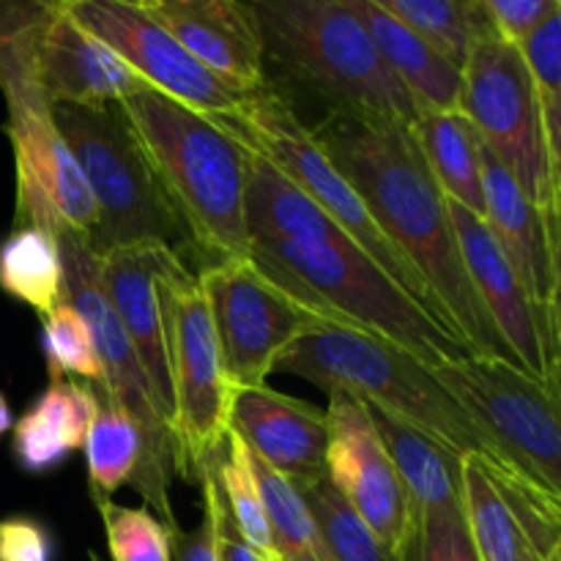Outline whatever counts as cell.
I'll list each match as a JSON object with an SVG mask.
<instances>
[{
  "label": "cell",
  "instance_id": "f35d334b",
  "mask_svg": "<svg viewBox=\"0 0 561 561\" xmlns=\"http://www.w3.org/2000/svg\"><path fill=\"white\" fill-rule=\"evenodd\" d=\"M49 9H53V3L0 0V64L42 31Z\"/></svg>",
  "mask_w": 561,
  "mask_h": 561
},
{
  "label": "cell",
  "instance_id": "d6a6232c",
  "mask_svg": "<svg viewBox=\"0 0 561 561\" xmlns=\"http://www.w3.org/2000/svg\"><path fill=\"white\" fill-rule=\"evenodd\" d=\"M42 343L44 356H47L49 381L75 376L102 383V362L96 356V345H93L85 318L66 301V305L55 307L47 318H42Z\"/></svg>",
  "mask_w": 561,
  "mask_h": 561
},
{
  "label": "cell",
  "instance_id": "7402d4cb",
  "mask_svg": "<svg viewBox=\"0 0 561 561\" xmlns=\"http://www.w3.org/2000/svg\"><path fill=\"white\" fill-rule=\"evenodd\" d=\"M102 400L93 387L77 381H49L36 403L16 420L11 455L27 474H44L64 463L85 444Z\"/></svg>",
  "mask_w": 561,
  "mask_h": 561
},
{
  "label": "cell",
  "instance_id": "cb8c5ba5",
  "mask_svg": "<svg viewBox=\"0 0 561 561\" xmlns=\"http://www.w3.org/2000/svg\"><path fill=\"white\" fill-rule=\"evenodd\" d=\"M378 436L392 458L394 471L409 493L414 518L422 513H455L463 510L460 496V460L422 433L367 409Z\"/></svg>",
  "mask_w": 561,
  "mask_h": 561
},
{
  "label": "cell",
  "instance_id": "7c38bea8",
  "mask_svg": "<svg viewBox=\"0 0 561 561\" xmlns=\"http://www.w3.org/2000/svg\"><path fill=\"white\" fill-rule=\"evenodd\" d=\"M460 110L488 151L504 164L548 230L559 236V179L548 162L540 107L518 47L496 31L482 36L463 66Z\"/></svg>",
  "mask_w": 561,
  "mask_h": 561
},
{
  "label": "cell",
  "instance_id": "ab89813d",
  "mask_svg": "<svg viewBox=\"0 0 561 561\" xmlns=\"http://www.w3.org/2000/svg\"><path fill=\"white\" fill-rule=\"evenodd\" d=\"M170 531V557L173 561H219L217 535H214V518L203 507V520L195 531H184L173 526Z\"/></svg>",
  "mask_w": 561,
  "mask_h": 561
},
{
  "label": "cell",
  "instance_id": "5b68a950",
  "mask_svg": "<svg viewBox=\"0 0 561 561\" xmlns=\"http://www.w3.org/2000/svg\"><path fill=\"white\" fill-rule=\"evenodd\" d=\"M263 64L305 85L329 113L416 124L420 107L378 53L351 0H266L255 3Z\"/></svg>",
  "mask_w": 561,
  "mask_h": 561
},
{
  "label": "cell",
  "instance_id": "836d02e7",
  "mask_svg": "<svg viewBox=\"0 0 561 561\" xmlns=\"http://www.w3.org/2000/svg\"><path fill=\"white\" fill-rule=\"evenodd\" d=\"M107 551L113 561H173L170 531L148 507L99 502Z\"/></svg>",
  "mask_w": 561,
  "mask_h": 561
},
{
  "label": "cell",
  "instance_id": "9a60e30c",
  "mask_svg": "<svg viewBox=\"0 0 561 561\" xmlns=\"http://www.w3.org/2000/svg\"><path fill=\"white\" fill-rule=\"evenodd\" d=\"M327 477L398 559L416 529L409 493L362 400L329 392Z\"/></svg>",
  "mask_w": 561,
  "mask_h": 561
},
{
  "label": "cell",
  "instance_id": "ac0fdd59",
  "mask_svg": "<svg viewBox=\"0 0 561 561\" xmlns=\"http://www.w3.org/2000/svg\"><path fill=\"white\" fill-rule=\"evenodd\" d=\"M173 255H179V252L170 250L168 244L140 241V244L115 247V250L99 255L96 272L99 285H102L115 318L124 327L137 359H140L153 403H157L159 416L168 425L170 438H173V383H170L157 274Z\"/></svg>",
  "mask_w": 561,
  "mask_h": 561
},
{
  "label": "cell",
  "instance_id": "1f68e13d",
  "mask_svg": "<svg viewBox=\"0 0 561 561\" xmlns=\"http://www.w3.org/2000/svg\"><path fill=\"white\" fill-rule=\"evenodd\" d=\"M526 69H529L531 88H535L537 107H540L542 135H546L548 162L551 170L561 173V14L551 16L542 27H537L518 47Z\"/></svg>",
  "mask_w": 561,
  "mask_h": 561
},
{
  "label": "cell",
  "instance_id": "4dcf8cb0",
  "mask_svg": "<svg viewBox=\"0 0 561 561\" xmlns=\"http://www.w3.org/2000/svg\"><path fill=\"white\" fill-rule=\"evenodd\" d=\"M225 444H228V458L217 460V480L225 499V507L230 513V520H233L241 540L257 557L266 561H279L277 551H274L272 531H268L261 488H257L255 474H252V449L233 431L228 433Z\"/></svg>",
  "mask_w": 561,
  "mask_h": 561
},
{
  "label": "cell",
  "instance_id": "603a6c76",
  "mask_svg": "<svg viewBox=\"0 0 561 561\" xmlns=\"http://www.w3.org/2000/svg\"><path fill=\"white\" fill-rule=\"evenodd\" d=\"M354 11L370 31L378 53L392 75L403 82L420 113H458L463 75L447 58L422 42L411 27L394 20L376 0H351Z\"/></svg>",
  "mask_w": 561,
  "mask_h": 561
},
{
  "label": "cell",
  "instance_id": "9c48e42d",
  "mask_svg": "<svg viewBox=\"0 0 561 561\" xmlns=\"http://www.w3.org/2000/svg\"><path fill=\"white\" fill-rule=\"evenodd\" d=\"M38 33L0 64V91L9 107L5 131L14 151L16 175L14 225H36L49 233H75L91 247L96 203L75 153L55 126L53 104L44 99L38 85Z\"/></svg>",
  "mask_w": 561,
  "mask_h": 561
},
{
  "label": "cell",
  "instance_id": "ba28073f",
  "mask_svg": "<svg viewBox=\"0 0 561 561\" xmlns=\"http://www.w3.org/2000/svg\"><path fill=\"white\" fill-rule=\"evenodd\" d=\"M157 294L173 383V471L181 480H197L203 463L217 458L228 438L236 389L225 376L206 294L184 257L164 263Z\"/></svg>",
  "mask_w": 561,
  "mask_h": 561
},
{
  "label": "cell",
  "instance_id": "8992f818",
  "mask_svg": "<svg viewBox=\"0 0 561 561\" xmlns=\"http://www.w3.org/2000/svg\"><path fill=\"white\" fill-rule=\"evenodd\" d=\"M53 118L96 203L91 250L104 255L115 247L159 241L181 255V247L190 244L184 225L164 197L118 104H53Z\"/></svg>",
  "mask_w": 561,
  "mask_h": 561
},
{
  "label": "cell",
  "instance_id": "8fae6325",
  "mask_svg": "<svg viewBox=\"0 0 561 561\" xmlns=\"http://www.w3.org/2000/svg\"><path fill=\"white\" fill-rule=\"evenodd\" d=\"M55 239L64 255L66 301L85 318L96 356L102 362L104 376L99 383L104 392L102 403L126 411L142 433V460L131 485L142 496L146 507L157 510L159 520L173 529L179 526L170 504V471L175 460L173 438L159 416L140 359L99 285V255L85 239L75 233H55Z\"/></svg>",
  "mask_w": 561,
  "mask_h": 561
},
{
  "label": "cell",
  "instance_id": "b9f144b4",
  "mask_svg": "<svg viewBox=\"0 0 561 561\" xmlns=\"http://www.w3.org/2000/svg\"><path fill=\"white\" fill-rule=\"evenodd\" d=\"M91 561H99V557H96V553H91Z\"/></svg>",
  "mask_w": 561,
  "mask_h": 561
},
{
  "label": "cell",
  "instance_id": "3957f363",
  "mask_svg": "<svg viewBox=\"0 0 561 561\" xmlns=\"http://www.w3.org/2000/svg\"><path fill=\"white\" fill-rule=\"evenodd\" d=\"M118 107L206 266L247 261V148L219 118L153 88Z\"/></svg>",
  "mask_w": 561,
  "mask_h": 561
},
{
  "label": "cell",
  "instance_id": "4fadbf2b",
  "mask_svg": "<svg viewBox=\"0 0 561 561\" xmlns=\"http://www.w3.org/2000/svg\"><path fill=\"white\" fill-rule=\"evenodd\" d=\"M197 283L206 294L225 376L233 389L266 387L279 359L305 334L332 323L279 288L250 257L203 266Z\"/></svg>",
  "mask_w": 561,
  "mask_h": 561
},
{
  "label": "cell",
  "instance_id": "2e32d148",
  "mask_svg": "<svg viewBox=\"0 0 561 561\" xmlns=\"http://www.w3.org/2000/svg\"><path fill=\"white\" fill-rule=\"evenodd\" d=\"M466 274L515 362L529 376L559 381V318L540 310L520 288L485 219L447 201Z\"/></svg>",
  "mask_w": 561,
  "mask_h": 561
},
{
  "label": "cell",
  "instance_id": "f1b7e54d",
  "mask_svg": "<svg viewBox=\"0 0 561 561\" xmlns=\"http://www.w3.org/2000/svg\"><path fill=\"white\" fill-rule=\"evenodd\" d=\"M88 485L93 504L110 502L118 488L135 480L142 460V433L126 411L102 403L85 436Z\"/></svg>",
  "mask_w": 561,
  "mask_h": 561
},
{
  "label": "cell",
  "instance_id": "5bb4252c",
  "mask_svg": "<svg viewBox=\"0 0 561 561\" xmlns=\"http://www.w3.org/2000/svg\"><path fill=\"white\" fill-rule=\"evenodd\" d=\"M82 31L107 44L153 91L208 115H230L244 96L197 64L140 3L129 0H58Z\"/></svg>",
  "mask_w": 561,
  "mask_h": 561
},
{
  "label": "cell",
  "instance_id": "484cf974",
  "mask_svg": "<svg viewBox=\"0 0 561 561\" xmlns=\"http://www.w3.org/2000/svg\"><path fill=\"white\" fill-rule=\"evenodd\" d=\"M0 290L42 318L66 305L64 255L55 233L36 225H14L0 241Z\"/></svg>",
  "mask_w": 561,
  "mask_h": 561
},
{
  "label": "cell",
  "instance_id": "d4e9b609",
  "mask_svg": "<svg viewBox=\"0 0 561 561\" xmlns=\"http://www.w3.org/2000/svg\"><path fill=\"white\" fill-rule=\"evenodd\" d=\"M414 135L444 197L485 217L482 137L471 121L463 113H422Z\"/></svg>",
  "mask_w": 561,
  "mask_h": 561
},
{
  "label": "cell",
  "instance_id": "277c9868",
  "mask_svg": "<svg viewBox=\"0 0 561 561\" xmlns=\"http://www.w3.org/2000/svg\"><path fill=\"white\" fill-rule=\"evenodd\" d=\"M277 370L305 378L327 394H354L367 409L422 433L458 458L477 455L485 463L515 471L444 389L431 365L376 334L323 323L279 359Z\"/></svg>",
  "mask_w": 561,
  "mask_h": 561
},
{
  "label": "cell",
  "instance_id": "6da1fadb",
  "mask_svg": "<svg viewBox=\"0 0 561 561\" xmlns=\"http://www.w3.org/2000/svg\"><path fill=\"white\" fill-rule=\"evenodd\" d=\"M247 236L250 261L327 321L376 334L425 365L471 354L252 148H247Z\"/></svg>",
  "mask_w": 561,
  "mask_h": 561
},
{
  "label": "cell",
  "instance_id": "74e56055",
  "mask_svg": "<svg viewBox=\"0 0 561 561\" xmlns=\"http://www.w3.org/2000/svg\"><path fill=\"white\" fill-rule=\"evenodd\" d=\"M0 561H55V537L33 515L0 518Z\"/></svg>",
  "mask_w": 561,
  "mask_h": 561
},
{
  "label": "cell",
  "instance_id": "f546056e",
  "mask_svg": "<svg viewBox=\"0 0 561 561\" xmlns=\"http://www.w3.org/2000/svg\"><path fill=\"white\" fill-rule=\"evenodd\" d=\"M296 491L305 499L318 535L334 561H398L359 518V513L345 502L343 493L329 482V477L305 482Z\"/></svg>",
  "mask_w": 561,
  "mask_h": 561
},
{
  "label": "cell",
  "instance_id": "e575fe53",
  "mask_svg": "<svg viewBox=\"0 0 561 561\" xmlns=\"http://www.w3.org/2000/svg\"><path fill=\"white\" fill-rule=\"evenodd\" d=\"M398 561H480L463 510L416 515V529Z\"/></svg>",
  "mask_w": 561,
  "mask_h": 561
},
{
  "label": "cell",
  "instance_id": "e0dca14e",
  "mask_svg": "<svg viewBox=\"0 0 561 561\" xmlns=\"http://www.w3.org/2000/svg\"><path fill=\"white\" fill-rule=\"evenodd\" d=\"M142 9L211 75L244 96L268 91L255 3L241 0H142Z\"/></svg>",
  "mask_w": 561,
  "mask_h": 561
},
{
  "label": "cell",
  "instance_id": "d590c367",
  "mask_svg": "<svg viewBox=\"0 0 561 561\" xmlns=\"http://www.w3.org/2000/svg\"><path fill=\"white\" fill-rule=\"evenodd\" d=\"M502 42L520 47L537 27L561 14V0H482Z\"/></svg>",
  "mask_w": 561,
  "mask_h": 561
},
{
  "label": "cell",
  "instance_id": "83f0119b",
  "mask_svg": "<svg viewBox=\"0 0 561 561\" xmlns=\"http://www.w3.org/2000/svg\"><path fill=\"white\" fill-rule=\"evenodd\" d=\"M376 3L411 27L422 42L431 44L460 71L474 44L493 33L482 0H376Z\"/></svg>",
  "mask_w": 561,
  "mask_h": 561
},
{
  "label": "cell",
  "instance_id": "30bf717a",
  "mask_svg": "<svg viewBox=\"0 0 561 561\" xmlns=\"http://www.w3.org/2000/svg\"><path fill=\"white\" fill-rule=\"evenodd\" d=\"M431 370L515 471L561 499L559 381L474 354L436 362Z\"/></svg>",
  "mask_w": 561,
  "mask_h": 561
},
{
  "label": "cell",
  "instance_id": "ffe728a7",
  "mask_svg": "<svg viewBox=\"0 0 561 561\" xmlns=\"http://www.w3.org/2000/svg\"><path fill=\"white\" fill-rule=\"evenodd\" d=\"M230 431L294 488L327 477V411L312 403L268 387L236 389Z\"/></svg>",
  "mask_w": 561,
  "mask_h": 561
},
{
  "label": "cell",
  "instance_id": "44dd1931",
  "mask_svg": "<svg viewBox=\"0 0 561 561\" xmlns=\"http://www.w3.org/2000/svg\"><path fill=\"white\" fill-rule=\"evenodd\" d=\"M482 195L485 225L507 257L520 288L540 310L559 318V236L520 192L504 164L482 142Z\"/></svg>",
  "mask_w": 561,
  "mask_h": 561
},
{
  "label": "cell",
  "instance_id": "52a82bcc",
  "mask_svg": "<svg viewBox=\"0 0 561 561\" xmlns=\"http://www.w3.org/2000/svg\"><path fill=\"white\" fill-rule=\"evenodd\" d=\"M228 126L230 135L241 146L252 148L261 157H266L296 190L305 192L340 230L351 236L422 310L431 312L438 323L449 332L447 321L438 312L436 299L425 279L420 277L414 266L392 247V241L381 233L376 219L370 217L362 197L354 186L343 179L337 168L329 162L327 153L312 137L310 126L301 124L294 104L277 91H263L252 96L241 110L230 115H214ZM453 334V332H449ZM455 337V334H453Z\"/></svg>",
  "mask_w": 561,
  "mask_h": 561
},
{
  "label": "cell",
  "instance_id": "d6986e66",
  "mask_svg": "<svg viewBox=\"0 0 561 561\" xmlns=\"http://www.w3.org/2000/svg\"><path fill=\"white\" fill-rule=\"evenodd\" d=\"M36 77L49 104L71 107H110L151 91L107 44L75 25L60 3H53L38 33Z\"/></svg>",
  "mask_w": 561,
  "mask_h": 561
},
{
  "label": "cell",
  "instance_id": "8d00e7d4",
  "mask_svg": "<svg viewBox=\"0 0 561 561\" xmlns=\"http://www.w3.org/2000/svg\"><path fill=\"white\" fill-rule=\"evenodd\" d=\"M217 458H208L206 463H203V469L197 471V480H201V488H203V507H206L214 518V535H217L219 561H266V559L257 557V553L252 551L244 540H241V535L236 531L233 520H230L228 507H225L222 491H219Z\"/></svg>",
  "mask_w": 561,
  "mask_h": 561
},
{
  "label": "cell",
  "instance_id": "7a4b0ae2",
  "mask_svg": "<svg viewBox=\"0 0 561 561\" xmlns=\"http://www.w3.org/2000/svg\"><path fill=\"white\" fill-rule=\"evenodd\" d=\"M310 131L381 233L425 279L449 332L474 356L518 365L466 274L447 197L427 168L414 124L329 113Z\"/></svg>",
  "mask_w": 561,
  "mask_h": 561
},
{
  "label": "cell",
  "instance_id": "60d3db41",
  "mask_svg": "<svg viewBox=\"0 0 561 561\" xmlns=\"http://www.w3.org/2000/svg\"><path fill=\"white\" fill-rule=\"evenodd\" d=\"M11 427H14V414H11L9 400H5L3 392H0V436H5Z\"/></svg>",
  "mask_w": 561,
  "mask_h": 561
},
{
  "label": "cell",
  "instance_id": "4316f807",
  "mask_svg": "<svg viewBox=\"0 0 561 561\" xmlns=\"http://www.w3.org/2000/svg\"><path fill=\"white\" fill-rule=\"evenodd\" d=\"M460 496L480 561H546L531 546L524 526L507 507L477 455L460 460Z\"/></svg>",
  "mask_w": 561,
  "mask_h": 561
}]
</instances>
